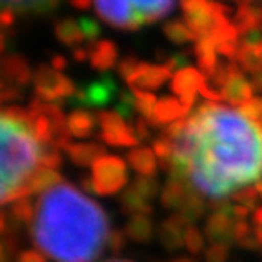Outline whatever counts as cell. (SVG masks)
Wrapping results in <instances>:
<instances>
[{"mask_svg": "<svg viewBox=\"0 0 262 262\" xmlns=\"http://www.w3.org/2000/svg\"><path fill=\"white\" fill-rule=\"evenodd\" d=\"M131 188L149 202H151L157 195H160V191H162L159 180H157L155 177H137V179L131 182Z\"/></svg>", "mask_w": 262, "mask_h": 262, "instance_id": "cell-35", "label": "cell"}, {"mask_svg": "<svg viewBox=\"0 0 262 262\" xmlns=\"http://www.w3.org/2000/svg\"><path fill=\"white\" fill-rule=\"evenodd\" d=\"M35 209H37V206H33L31 196H22L11 204V217L18 224H31L35 219Z\"/></svg>", "mask_w": 262, "mask_h": 262, "instance_id": "cell-31", "label": "cell"}, {"mask_svg": "<svg viewBox=\"0 0 262 262\" xmlns=\"http://www.w3.org/2000/svg\"><path fill=\"white\" fill-rule=\"evenodd\" d=\"M95 11L106 24L120 29H137L142 26L129 0H93Z\"/></svg>", "mask_w": 262, "mask_h": 262, "instance_id": "cell-8", "label": "cell"}, {"mask_svg": "<svg viewBox=\"0 0 262 262\" xmlns=\"http://www.w3.org/2000/svg\"><path fill=\"white\" fill-rule=\"evenodd\" d=\"M142 24L155 22L166 16L173 9L175 0H129Z\"/></svg>", "mask_w": 262, "mask_h": 262, "instance_id": "cell-17", "label": "cell"}, {"mask_svg": "<svg viewBox=\"0 0 262 262\" xmlns=\"http://www.w3.org/2000/svg\"><path fill=\"white\" fill-rule=\"evenodd\" d=\"M120 209H122V213L129 215V217H135V215H153L151 202L146 201L144 196H140L131 186L120 195Z\"/></svg>", "mask_w": 262, "mask_h": 262, "instance_id": "cell-25", "label": "cell"}, {"mask_svg": "<svg viewBox=\"0 0 262 262\" xmlns=\"http://www.w3.org/2000/svg\"><path fill=\"white\" fill-rule=\"evenodd\" d=\"M233 242L238 244L244 250H255L258 244L257 237H255V229L248 221H237L233 228Z\"/></svg>", "mask_w": 262, "mask_h": 262, "instance_id": "cell-30", "label": "cell"}, {"mask_svg": "<svg viewBox=\"0 0 262 262\" xmlns=\"http://www.w3.org/2000/svg\"><path fill=\"white\" fill-rule=\"evenodd\" d=\"M171 262H195V260H191L189 257H177V258H173Z\"/></svg>", "mask_w": 262, "mask_h": 262, "instance_id": "cell-52", "label": "cell"}, {"mask_svg": "<svg viewBox=\"0 0 262 262\" xmlns=\"http://www.w3.org/2000/svg\"><path fill=\"white\" fill-rule=\"evenodd\" d=\"M189 115V110L184 106V104L180 102L179 98L175 97H162L157 102V107H155V113L153 117L147 122L151 127H166L169 124L177 122V120L184 119Z\"/></svg>", "mask_w": 262, "mask_h": 262, "instance_id": "cell-13", "label": "cell"}, {"mask_svg": "<svg viewBox=\"0 0 262 262\" xmlns=\"http://www.w3.org/2000/svg\"><path fill=\"white\" fill-rule=\"evenodd\" d=\"M229 255V244L226 242H211L204 250L206 262H226Z\"/></svg>", "mask_w": 262, "mask_h": 262, "instance_id": "cell-38", "label": "cell"}, {"mask_svg": "<svg viewBox=\"0 0 262 262\" xmlns=\"http://www.w3.org/2000/svg\"><path fill=\"white\" fill-rule=\"evenodd\" d=\"M221 91H222V98H224L226 102L241 107L242 104H246L248 100L253 98L255 90L251 86V82H248L244 78V75H241V77H235L233 80H229Z\"/></svg>", "mask_w": 262, "mask_h": 262, "instance_id": "cell-22", "label": "cell"}, {"mask_svg": "<svg viewBox=\"0 0 262 262\" xmlns=\"http://www.w3.org/2000/svg\"><path fill=\"white\" fill-rule=\"evenodd\" d=\"M168 173L184 179L209 201H224L262 180V129L237 110L201 104L175 142Z\"/></svg>", "mask_w": 262, "mask_h": 262, "instance_id": "cell-1", "label": "cell"}, {"mask_svg": "<svg viewBox=\"0 0 262 262\" xmlns=\"http://www.w3.org/2000/svg\"><path fill=\"white\" fill-rule=\"evenodd\" d=\"M258 196H260L258 195V189L255 188V186H248V188H242V189H238L237 193H233V195H231V201H233V204L248 208L250 211H255V209L258 208V206H255Z\"/></svg>", "mask_w": 262, "mask_h": 262, "instance_id": "cell-37", "label": "cell"}, {"mask_svg": "<svg viewBox=\"0 0 262 262\" xmlns=\"http://www.w3.org/2000/svg\"><path fill=\"white\" fill-rule=\"evenodd\" d=\"M110 262H129V260H110Z\"/></svg>", "mask_w": 262, "mask_h": 262, "instance_id": "cell-54", "label": "cell"}, {"mask_svg": "<svg viewBox=\"0 0 262 262\" xmlns=\"http://www.w3.org/2000/svg\"><path fill=\"white\" fill-rule=\"evenodd\" d=\"M16 262H48V260H46V257L40 253V251H37V250H26V251H22V253L18 255Z\"/></svg>", "mask_w": 262, "mask_h": 262, "instance_id": "cell-45", "label": "cell"}, {"mask_svg": "<svg viewBox=\"0 0 262 262\" xmlns=\"http://www.w3.org/2000/svg\"><path fill=\"white\" fill-rule=\"evenodd\" d=\"M55 37L64 46H78L80 42L86 40L84 33H82L78 20L75 18H62L55 24Z\"/></svg>", "mask_w": 262, "mask_h": 262, "instance_id": "cell-27", "label": "cell"}, {"mask_svg": "<svg viewBox=\"0 0 262 262\" xmlns=\"http://www.w3.org/2000/svg\"><path fill=\"white\" fill-rule=\"evenodd\" d=\"M115 97H117V82L111 75L104 73L102 77L95 78V80L78 88L77 93L71 98V104H75L78 110L102 107L113 102Z\"/></svg>", "mask_w": 262, "mask_h": 262, "instance_id": "cell-7", "label": "cell"}, {"mask_svg": "<svg viewBox=\"0 0 262 262\" xmlns=\"http://www.w3.org/2000/svg\"><path fill=\"white\" fill-rule=\"evenodd\" d=\"M127 168L120 157L104 155L91 168L90 179H82V186L97 195H115L126 186Z\"/></svg>", "mask_w": 262, "mask_h": 262, "instance_id": "cell-4", "label": "cell"}, {"mask_svg": "<svg viewBox=\"0 0 262 262\" xmlns=\"http://www.w3.org/2000/svg\"><path fill=\"white\" fill-rule=\"evenodd\" d=\"M88 55H90V64L95 70L106 71L117 64V48L111 40H98L91 42L88 46Z\"/></svg>", "mask_w": 262, "mask_h": 262, "instance_id": "cell-18", "label": "cell"}, {"mask_svg": "<svg viewBox=\"0 0 262 262\" xmlns=\"http://www.w3.org/2000/svg\"><path fill=\"white\" fill-rule=\"evenodd\" d=\"M126 233H124V229H117V231H113L110 237V244H107V248H110L113 253H119L120 250L124 248V244H126Z\"/></svg>", "mask_w": 262, "mask_h": 262, "instance_id": "cell-44", "label": "cell"}, {"mask_svg": "<svg viewBox=\"0 0 262 262\" xmlns=\"http://www.w3.org/2000/svg\"><path fill=\"white\" fill-rule=\"evenodd\" d=\"M58 182H62V177L58 175L57 171H53V169H46L40 166L37 171L29 177V180L26 182L24 189H22L18 199H22V196H31V195H35V193L42 195L44 191H48V189H51L53 186H57Z\"/></svg>", "mask_w": 262, "mask_h": 262, "instance_id": "cell-20", "label": "cell"}, {"mask_svg": "<svg viewBox=\"0 0 262 262\" xmlns=\"http://www.w3.org/2000/svg\"><path fill=\"white\" fill-rule=\"evenodd\" d=\"M204 211H206L204 196L199 195V193L193 189V191L189 193L188 199H186L184 206H182V209H180L179 213H182L186 219H189V221L195 224V221H199V219L204 217Z\"/></svg>", "mask_w": 262, "mask_h": 262, "instance_id": "cell-32", "label": "cell"}, {"mask_svg": "<svg viewBox=\"0 0 262 262\" xmlns=\"http://www.w3.org/2000/svg\"><path fill=\"white\" fill-rule=\"evenodd\" d=\"M257 9V31L262 33V6H255Z\"/></svg>", "mask_w": 262, "mask_h": 262, "instance_id": "cell-51", "label": "cell"}, {"mask_svg": "<svg viewBox=\"0 0 262 262\" xmlns=\"http://www.w3.org/2000/svg\"><path fill=\"white\" fill-rule=\"evenodd\" d=\"M2 84H9V86L20 88L24 90L26 84L31 80V70L29 64L20 57V55H6L2 58Z\"/></svg>", "mask_w": 262, "mask_h": 262, "instance_id": "cell-14", "label": "cell"}, {"mask_svg": "<svg viewBox=\"0 0 262 262\" xmlns=\"http://www.w3.org/2000/svg\"><path fill=\"white\" fill-rule=\"evenodd\" d=\"M2 137V169H0V202L8 206L20 196L29 177L40 168L44 146L35 139L28 120H16L0 115Z\"/></svg>", "mask_w": 262, "mask_h": 262, "instance_id": "cell-3", "label": "cell"}, {"mask_svg": "<svg viewBox=\"0 0 262 262\" xmlns=\"http://www.w3.org/2000/svg\"><path fill=\"white\" fill-rule=\"evenodd\" d=\"M238 111L244 115L246 119H250L251 122H257L258 119H262V97H253L251 100L242 104Z\"/></svg>", "mask_w": 262, "mask_h": 262, "instance_id": "cell-40", "label": "cell"}, {"mask_svg": "<svg viewBox=\"0 0 262 262\" xmlns=\"http://www.w3.org/2000/svg\"><path fill=\"white\" fill-rule=\"evenodd\" d=\"M91 0H70V4L75 6L77 9H86L88 6H90Z\"/></svg>", "mask_w": 262, "mask_h": 262, "instance_id": "cell-50", "label": "cell"}, {"mask_svg": "<svg viewBox=\"0 0 262 262\" xmlns=\"http://www.w3.org/2000/svg\"><path fill=\"white\" fill-rule=\"evenodd\" d=\"M195 55H196V60H199V68L201 71L206 75V78H209L215 70L219 68V58H217V48L213 44L209 38H202L195 44Z\"/></svg>", "mask_w": 262, "mask_h": 262, "instance_id": "cell-24", "label": "cell"}, {"mask_svg": "<svg viewBox=\"0 0 262 262\" xmlns=\"http://www.w3.org/2000/svg\"><path fill=\"white\" fill-rule=\"evenodd\" d=\"M2 8L15 11L48 13L57 8V0H2Z\"/></svg>", "mask_w": 262, "mask_h": 262, "instance_id": "cell-28", "label": "cell"}, {"mask_svg": "<svg viewBox=\"0 0 262 262\" xmlns=\"http://www.w3.org/2000/svg\"><path fill=\"white\" fill-rule=\"evenodd\" d=\"M107 213L70 182L38 195L31 237L40 253L55 262H95L111 237Z\"/></svg>", "mask_w": 262, "mask_h": 262, "instance_id": "cell-2", "label": "cell"}, {"mask_svg": "<svg viewBox=\"0 0 262 262\" xmlns=\"http://www.w3.org/2000/svg\"><path fill=\"white\" fill-rule=\"evenodd\" d=\"M204 242H206V235L202 233L201 229L196 228L195 224H191L184 233V248L189 251L191 255H199L204 250Z\"/></svg>", "mask_w": 262, "mask_h": 262, "instance_id": "cell-36", "label": "cell"}, {"mask_svg": "<svg viewBox=\"0 0 262 262\" xmlns=\"http://www.w3.org/2000/svg\"><path fill=\"white\" fill-rule=\"evenodd\" d=\"M251 86H253L255 91H260L262 93V70L251 75Z\"/></svg>", "mask_w": 262, "mask_h": 262, "instance_id": "cell-46", "label": "cell"}, {"mask_svg": "<svg viewBox=\"0 0 262 262\" xmlns=\"http://www.w3.org/2000/svg\"><path fill=\"white\" fill-rule=\"evenodd\" d=\"M164 35L173 42V44H186L193 40V35L189 31L188 24L184 20H171L164 24Z\"/></svg>", "mask_w": 262, "mask_h": 262, "instance_id": "cell-34", "label": "cell"}, {"mask_svg": "<svg viewBox=\"0 0 262 262\" xmlns=\"http://www.w3.org/2000/svg\"><path fill=\"white\" fill-rule=\"evenodd\" d=\"M95 115H97V124L100 126V139L104 140V144L115 147L139 146L133 127L122 115H119L115 110H104Z\"/></svg>", "mask_w": 262, "mask_h": 262, "instance_id": "cell-6", "label": "cell"}, {"mask_svg": "<svg viewBox=\"0 0 262 262\" xmlns=\"http://www.w3.org/2000/svg\"><path fill=\"white\" fill-rule=\"evenodd\" d=\"M51 64H53V68L55 70H64L66 68V60H64V57H60V55H55L53 58H51Z\"/></svg>", "mask_w": 262, "mask_h": 262, "instance_id": "cell-49", "label": "cell"}, {"mask_svg": "<svg viewBox=\"0 0 262 262\" xmlns=\"http://www.w3.org/2000/svg\"><path fill=\"white\" fill-rule=\"evenodd\" d=\"M133 100H135V111L140 113V117H144L146 120H149L155 113L157 107V97L149 91H133Z\"/></svg>", "mask_w": 262, "mask_h": 262, "instance_id": "cell-33", "label": "cell"}, {"mask_svg": "<svg viewBox=\"0 0 262 262\" xmlns=\"http://www.w3.org/2000/svg\"><path fill=\"white\" fill-rule=\"evenodd\" d=\"M137 66H139V62H137L135 57H131V55H127V57H124L122 60L117 64V71H119L120 77L126 80L127 77H129L131 73H133V70H135Z\"/></svg>", "mask_w": 262, "mask_h": 262, "instance_id": "cell-43", "label": "cell"}, {"mask_svg": "<svg viewBox=\"0 0 262 262\" xmlns=\"http://www.w3.org/2000/svg\"><path fill=\"white\" fill-rule=\"evenodd\" d=\"M124 233L135 242H149L155 237V222L153 215H135L124 226Z\"/></svg>", "mask_w": 262, "mask_h": 262, "instance_id": "cell-21", "label": "cell"}, {"mask_svg": "<svg viewBox=\"0 0 262 262\" xmlns=\"http://www.w3.org/2000/svg\"><path fill=\"white\" fill-rule=\"evenodd\" d=\"M251 222H253V228H262V206H258V208L253 211Z\"/></svg>", "mask_w": 262, "mask_h": 262, "instance_id": "cell-47", "label": "cell"}, {"mask_svg": "<svg viewBox=\"0 0 262 262\" xmlns=\"http://www.w3.org/2000/svg\"><path fill=\"white\" fill-rule=\"evenodd\" d=\"M66 155L70 157V160L75 166H80V168H88L97 162L98 159H102L106 153V147L98 142H71L68 144V147L64 149Z\"/></svg>", "mask_w": 262, "mask_h": 262, "instance_id": "cell-16", "label": "cell"}, {"mask_svg": "<svg viewBox=\"0 0 262 262\" xmlns=\"http://www.w3.org/2000/svg\"><path fill=\"white\" fill-rule=\"evenodd\" d=\"M233 24L237 28L238 35H242V37L251 31H257V9H255V6H238L233 16Z\"/></svg>", "mask_w": 262, "mask_h": 262, "instance_id": "cell-29", "label": "cell"}, {"mask_svg": "<svg viewBox=\"0 0 262 262\" xmlns=\"http://www.w3.org/2000/svg\"><path fill=\"white\" fill-rule=\"evenodd\" d=\"M73 58H75L77 62H84L86 58H90V55H88V49L75 48V49H73Z\"/></svg>", "mask_w": 262, "mask_h": 262, "instance_id": "cell-48", "label": "cell"}, {"mask_svg": "<svg viewBox=\"0 0 262 262\" xmlns=\"http://www.w3.org/2000/svg\"><path fill=\"white\" fill-rule=\"evenodd\" d=\"M95 126H97V115L90 113L88 110H78L75 107L70 115H68V127L70 133L78 139H86V137L93 135Z\"/></svg>", "mask_w": 262, "mask_h": 262, "instance_id": "cell-23", "label": "cell"}, {"mask_svg": "<svg viewBox=\"0 0 262 262\" xmlns=\"http://www.w3.org/2000/svg\"><path fill=\"white\" fill-rule=\"evenodd\" d=\"M78 26H80L82 33H84V37H86V40L90 42H95V38L100 35V26H98V22L95 20V18H91V16H78Z\"/></svg>", "mask_w": 262, "mask_h": 262, "instance_id": "cell-41", "label": "cell"}, {"mask_svg": "<svg viewBox=\"0 0 262 262\" xmlns=\"http://www.w3.org/2000/svg\"><path fill=\"white\" fill-rule=\"evenodd\" d=\"M193 191L191 186L180 177H169L166 180V184L162 186L160 191V204L164 209H171V211H180L184 206L186 199L189 196V193Z\"/></svg>", "mask_w": 262, "mask_h": 262, "instance_id": "cell-15", "label": "cell"}, {"mask_svg": "<svg viewBox=\"0 0 262 262\" xmlns=\"http://www.w3.org/2000/svg\"><path fill=\"white\" fill-rule=\"evenodd\" d=\"M235 219L231 215V204H221L204 221V235L209 242H233Z\"/></svg>", "mask_w": 262, "mask_h": 262, "instance_id": "cell-9", "label": "cell"}, {"mask_svg": "<svg viewBox=\"0 0 262 262\" xmlns=\"http://www.w3.org/2000/svg\"><path fill=\"white\" fill-rule=\"evenodd\" d=\"M237 62L250 71L251 75L262 70V44H248V42H238Z\"/></svg>", "mask_w": 262, "mask_h": 262, "instance_id": "cell-26", "label": "cell"}, {"mask_svg": "<svg viewBox=\"0 0 262 262\" xmlns=\"http://www.w3.org/2000/svg\"><path fill=\"white\" fill-rule=\"evenodd\" d=\"M33 84H35V97L44 100V102L57 104L58 100H64V98L73 97L77 93L73 82L64 73L44 64L38 66L35 75H33Z\"/></svg>", "mask_w": 262, "mask_h": 262, "instance_id": "cell-5", "label": "cell"}, {"mask_svg": "<svg viewBox=\"0 0 262 262\" xmlns=\"http://www.w3.org/2000/svg\"><path fill=\"white\" fill-rule=\"evenodd\" d=\"M206 75L201 70L195 68H184L179 73L173 75L171 78V91L179 97V100L191 111L193 104H195V97L199 93V90L202 88V84H206Z\"/></svg>", "mask_w": 262, "mask_h": 262, "instance_id": "cell-10", "label": "cell"}, {"mask_svg": "<svg viewBox=\"0 0 262 262\" xmlns=\"http://www.w3.org/2000/svg\"><path fill=\"white\" fill-rule=\"evenodd\" d=\"M237 2H241V6H242V4H250L251 0H237Z\"/></svg>", "mask_w": 262, "mask_h": 262, "instance_id": "cell-53", "label": "cell"}, {"mask_svg": "<svg viewBox=\"0 0 262 262\" xmlns=\"http://www.w3.org/2000/svg\"><path fill=\"white\" fill-rule=\"evenodd\" d=\"M193 222L186 219L182 213H171L159 224V241L168 251H177L184 246V233Z\"/></svg>", "mask_w": 262, "mask_h": 262, "instance_id": "cell-12", "label": "cell"}, {"mask_svg": "<svg viewBox=\"0 0 262 262\" xmlns=\"http://www.w3.org/2000/svg\"><path fill=\"white\" fill-rule=\"evenodd\" d=\"M127 164L139 177H153L157 173V155L149 147H131L126 155Z\"/></svg>", "mask_w": 262, "mask_h": 262, "instance_id": "cell-19", "label": "cell"}, {"mask_svg": "<svg viewBox=\"0 0 262 262\" xmlns=\"http://www.w3.org/2000/svg\"><path fill=\"white\" fill-rule=\"evenodd\" d=\"M169 77H171V73L168 71L166 66H153L146 64V62H139V66L126 78V82L133 91H146L160 88Z\"/></svg>", "mask_w": 262, "mask_h": 262, "instance_id": "cell-11", "label": "cell"}, {"mask_svg": "<svg viewBox=\"0 0 262 262\" xmlns=\"http://www.w3.org/2000/svg\"><path fill=\"white\" fill-rule=\"evenodd\" d=\"M133 133H135L137 140L139 142H144V140H147L149 137H151V131H149V122H147L144 117H135V120H133Z\"/></svg>", "mask_w": 262, "mask_h": 262, "instance_id": "cell-42", "label": "cell"}, {"mask_svg": "<svg viewBox=\"0 0 262 262\" xmlns=\"http://www.w3.org/2000/svg\"><path fill=\"white\" fill-rule=\"evenodd\" d=\"M40 166L46 169H53L57 171L62 166V153L58 147L53 146H44V151H42V159H40Z\"/></svg>", "mask_w": 262, "mask_h": 262, "instance_id": "cell-39", "label": "cell"}]
</instances>
